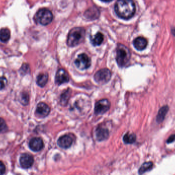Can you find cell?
Wrapping results in <instances>:
<instances>
[{"label":"cell","mask_w":175,"mask_h":175,"mask_svg":"<svg viewBox=\"0 0 175 175\" xmlns=\"http://www.w3.org/2000/svg\"><path fill=\"white\" fill-rule=\"evenodd\" d=\"M8 128L3 119L0 118V133H4L7 131Z\"/></svg>","instance_id":"obj_23"},{"label":"cell","mask_w":175,"mask_h":175,"mask_svg":"<svg viewBox=\"0 0 175 175\" xmlns=\"http://www.w3.org/2000/svg\"><path fill=\"white\" fill-rule=\"evenodd\" d=\"M74 138L71 135H65L60 137L58 141V144L60 148L67 149L72 145Z\"/></svg>","instance_id":"obj_9"},{"label":"cell","mask_w":175,"mask_h":175,"mask_svg":"<svg viewBox=\"0 0 175 175\" xmlns=\"http://www.w3.org/2000/svg\"><path fill=\"white\" fill-rule=\"evenodd\" d=\"M99 11L96 8H91L87 10L85 12V16L87 18L91 20H93L98 18L99 16Z\"/></svg>","instance_id":"obj_16"},{"label":"cell","mask_w":175,"mask_h":175,"mask_svg":"<svg viewBox=\"0 0 175 175\" xmlns=\"http://www.w3.org/2000/svg\"><path fill=\"white\" fill-rule=\"evenodd\" d=\"M133 45L136 49L141 51L146 47L148 41L146 39L143 37H138L134 40Z\"/></svg>","instance_id":"obj_14"},{"label":"cell","mask_w":175,"mask_h":175,"mask_svg":"<svg viewBox=\"0 0 175 175\" xmlns=\"http://www.w3.org/2000/svg\"><path fill=\"white\" fill-rule=\"evenodd\" d=\"M168 110L169 108L168 105H164L160 108L156 116V122L158 123H161L164 120Z\"/></svg>","instance_id":"obj_15"},{"label":"cell","mask_w":175,"mask_h":175,"mask_svg":"<svg viewBox=\"0 0 175 175\" xmlns=\"http://www.w3.org/2000/svg\"><path fill=\"white\" fill-rule=\"evenodd\" d=\"M86 32L82 27H75L69 32L67 44L70 47H74L80 44L85 39Z\"/></svg>","instance_id":"obj_2"},{"label":"cell","mask_w":175,"mask_h":175,"mask_svg":"<svg viewBox=\"0 0 175 175\" xmlns=\"http://www.w3.org/2000/svg\"><path fill=\"white\" fill-rule=\"evenodd\" d=\"M29 146V148L33 151H40L43 148L44 146L43 141L41 138H33L30 141Z\"/></svg>","instance_id":"obj_11"},{"label":"cell","mask_w":175,"mask_h":175,"mask_svg":"<svg viewBox=\"0 0 175 175\" xmlns=\"http://www.w3.org/2000/svg\"><path fill=\"white\" fill-rule=\"evenodd\" d=\"M53 15L49 9L43 8L37 11L34 16V20L42 25L50 24L53 20Z\"/></svg>","instance_id":"obj_4"},{"label":"cell","mask_w":175,"mask_h":175,"mask_svg":"<svg viewBox=\"0 0 175 175\" xmlns=\"http://www.w3.org/2000/svg\"><path fill=\"white\" fill-rule=\"evenodd\" d=\"M171 32H172V33L175 36V29H172L171 30Z\"/></svg>","instance_id":"obj_28"},{"label":"cell","mask_w":175,"mask_h":175,"mask_svg":"<svg viewBox=\"0 0 175 175\" xmlns=\"http://www.w3.org/2000/svg\"><path fill=\"white\" fill-rule=\"evenodd\" d=\"M109 134L108 130L103 126H98L96 130V137L99 141L106 140L108 138Z\"/></svg>","instance_id":"obj_13"},{"label":"cell","mask_w":175,"mask_h":175,"mask_svg":"<svg viewBox=\"0 0 175 175\" xmlns=\"http://www.w3.org/2000/svg\"><path fill=\"white\" fill-rule=\"evenodd\" d=\"M110 101L106 99H103L96 103L94 113L96 115H102L106 113L110 108Z\"/></svg>","instance_id":"obj_6"},{"label":"cell","mask_w":175,"mask_h":175,"mask_svg":"<svg viewBox=\"0 0 175 175\" xmlns=\"http://www.w3.org/2000/svg\"><path fill=\"white\" fill-rule=\"evenodd\" d=\"M115 11L120 18L128 20L135 13V4L133 0H118L115 5Z\"/></svg>","instance_id":"obj_1"},{"label":"cell","mask_w":175,"mask_h":175,"mask_svg":"<svg viewBox=\"0 0 175 175\" xmlns=\"http://www.w3.org/2000/svg\"><path fill=\"white\" fill-rule=\"evenodd\" d=\"M20 162L22 168L27 169L32 166L34 162V159L32 155L29 153H23L20 157Z\"/></svg>","instance_id":"obj_8"},{"label":"cell","mask_w":175,"mask_h":175,"mask_svg":"<svg viewBox=\"0 0 175 175\" xmlns=\"http://www.w3.org/2000/svg\"><path fill=\"white\" fill-rule=\"evenodd\" d=\"M10 38V31L8 28H2L0 30V41L6 43L9 41Z\"/></svg>","instance_id":"obj_17"},{"label":"cell","mask_w":175,"mask_h":175,"mask_svg":"<svg viewBox=\"0 0 175 175\" xmlns=\"http://www.w3.org/2000/svg\"><path fill=\"white\" fill-rule=\"evenodd\" d=\"M123 140L126 144H133L136 140V136L133 133H126L123 138Z\"/></svg>","instance_id":"obj_21"},{"label":"cell","mask_w":175,"mask_h":175,"mask_svg":"<svg viewBox=\"0 0 175 175\" xmlns=\"http://www.w3.org/2000/svg\"><path fill=\"white\" fill-rule=\"evenodd\" d=\"M175 141V134L171 135L170 136V137L168 138V140L166 141V143L168 144H170L171 143H173Z\"/></svg>","instance_id":"obj_27"},{"label":"cell","mask_w":175,"mask_h":175,"mask_svg":"<svg viewBox=\"0 0 175 175\" xmlns=\"http://www.w3.org/2000/svg\"><path fill=\"white\" fill-rule=\"evenodd\" d=\"M103 36L101 33H97L94 36L91 37V41L94 46H99L103 43Z\"/></svg>","instance_id":"obj_18"},{"label":"cell","mask_w":175,"mask_h":175,"mask_svg":"<svg viewBox=\"0 0 175 175\" xmlns=\"http://www.w3.org/2000/svg\"><path fill=\"white\" fill-rule=\"evenodd\" d=\"M70 90H67L65 93H64L61 95V101L63 103V105L66 104L68 101L69 97H70Z\"/></svg>","instance_id":"obj_22"},{"label":"cell","mask_w":175,"mask_h":175,"mask_svg":"<svg viewBox=\"0 0 175 175\" xmlns=\"http://www.w3.org/2000/svg\"><path fill=\"white\" fill-rule=\"evenodd\" d=\"M131 58L129 49L123 44L118 45L116 49V60L120 67H123L128 63Z\"/></svg>","instance_id":"obj_3"},{"label":"cell","mask_w":175,"mask_h":175,"mask_svg":"<svg viewBox=\"0 0 175 175\" xmlns=\"http://www.w3.org/2000/svg\"><path fill=\"white\" fill-rule=\"evenodd\" d=\"M69 76L68 74L63 69H60L56 73L55 76V83L58 85L66 83L69 82Z\"/></svg>","instance_id":"obj_12"},{"label":"cell","mask_w":175,"mask_h":175,"mask_svg":"<svg viewBox=\"0 0 175 175\" xmlns=\"http://www.w3.org/2000/svg\"><path fill=\"white\" fill-rule=\"evenodd\" d=\"M153 163L151 161L144 163L139 168L138 173L139 174L141 175L145 174L147 171H150L152 170V168L153 167Z\"/></svg>","instance_id":"obj_20"},{"label":"cell","mask_w":175,"mask_h":175,"mask_svg":"<svg viewBox=\"0 0 175 175\" xmlns=\"http://www.w3.org/2000/svg\"><path fill=\"white\" fill-rule=\"evenodd\" d=\"M6 167L2 161H0V175H3L5 173Z\"/></svg>","instance_id":"obj_26"},{"label":"cell","mask_w":175,"mask_h":175,"mask_svg":"<svg viewBox=\"0 0 175 175\" xmlns=\"http://www.w3.org/2000/svg\"><path fill=\"white\" fill-rule=\"evenodd\" d=\"M91 59L85 53L79 55L75 61L76 67L81 70L88 68L91 65Z\"/></svg>","instance_id":"obj_7"},{"label":"cell","mask_w":175,"mask_h":175,"mask_svg":"<svg viewBox=\"0 0 175 175\" xmlns=\"http://www.w3.org/2000/svg\"><path fill=\"white\" fill-rule=\"evenodd\" d=\"M7 83V80L4 77H0V90H3L5 87Z\"/></svg>","instance_id":"obj_25"},{"label":"cell","mask_w":175,"mask_h":175,"mask_svg":"<svg viewBox=\"0 0 175 175\" xmlns=\"http://www.w3.org/2000/svg\"><path fill=\"white\" fill-rule=\"evenodd\" d=\"M21 102L22 104L26 105L29 102V96L27 93H23L21 97Z\"/></svg>","instance_id":"obj_24"},{"label":"cell","mask_w":175,"mask_h":175,"mask_svg":"<svg viewBox=\"0 0 175 175\" xmlns=\"http://www.w3.org/2000/svg\"><path fill=\"white\" fill-rule=\"evenodd\" d=\"M101 1H104V2H110V1H111L112 0H101Z\"/></svg>","instance_id":"obj_29"},{"label":"cell","mask_w":175,"mask_h":175,"mask_svg":"<svg viewBox=\"0 0 175 175\" xmlns=\"http://www.w3.org/2000/svg\"><path fill=\"white\" fill-rule=\"evenodd\" d=\"M48 80V76L47 73H41L37 77L36 83L40 87H44L47 84Z\"/></svg>","instance_id":"obj_19"},{"label":"cell","mask_w":175,"mask_h":175,"mask_svg":"<svg viewBox=\"0 0 175 175\" xmlns=\"http://www.w3.org/2000/svg\"><path fill=\"white\" fill-rule=\"evenodd\" d=\"M50 111V108L47 104L41 102L38 103L36 107L35 113L38 117L40 118H45L49 115Z\"/></svg>","instance_id":"obj_10"},{"label":"cell","mask_w":175,"mask_h":175,"mask_svg":"<svg viewBox=\"0 0 175 175\" xmlns=\"http://www.w3.org/2000/svg\"><path fill=\"white\" fill-rule=\"evenodd\" d=\"M111 72L107 68L100 69L94 75V80L98 84H104L107 83L111 78Z\"/></svg>","instance_id":"obj_5"}]
</instances>
